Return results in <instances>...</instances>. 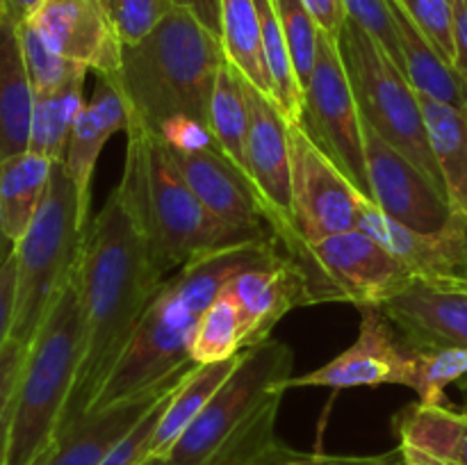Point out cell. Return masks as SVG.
Returning <instances> with one entry per match:
<instances>
[{"mask_svg": "<svg viewBox=\"0 0 467 465\" xmlns=\"http://www.w3.org/2000/svg\"><path fill=\"white\" fill-rule=\"evenodd\" d=\"M395 14L397 39L401 50V71L418 94L442 100L454 108H467V87L450 62L420 32L409 14L390 0Z\"/></svg>", "mask_w": 467, "mask_h": 465, "instance_id": "25", "label": "cell"}, {"mask_svg": "<svg viewBox=\"0 0 467 465\" xmlns=\"http://www.w3.org/2000/svg\"><path fill=\"white\" fill-rule=\"evenodd\" d=\"M123 46L137 44L173 9L171 0H100Z\"/></svg>", "mask_w": 467, "mask_h": 465, "instance_id": "36", "label": "cell"}, {"mask_svg": "<svg viewBox=\"0 0 467 465\" xmlns=\"http://www.w3.org/2000/svg\"><path fill=\"white\" fill-rule=\"evenodd\" d=\"M89 226L64 162L53 164L48 194L16 242V301L12 340L30 345L50 305L76 269Z\"/></svg>", "mask_w": 467, "mask_h": 465, "instance_id": "6", "label": "cell"}, {"mask_svg": "<svg viewBox=\"0 0 467 465\" xmlns=\"http://www.w3.org/2000/svg\"><path fill=\"white\" fill-rule=\"evenodd\" d=\"M281 253L276 237L246 242L192 260L164 278L87 413L144 395L164 386L169 378L199 367L192 360L190 346L205 308L235 274L269 263Z\"/></svg>", "mask_w": 467, "mask_h": 465, "instance_id": "2", "label": "cell"}, {"mask_svg": "<svg viewBox=\"0 0 467 465\" xmlns=\"http://www.w3.org/2000/svg\"><path fill=\"white\" fill-rule=\"evenodd\" d=\"M27 345L9 337L0 351V465H7L9 440H12L14 410H16V392L26 365Z\"/></svg>", "mask_w": 467, "mask_h": 465, "instance_id": "38", "label": "cell"}, {"mask_svg": "<svg viewBox=\"0 0 467 465\" xmlns=\"http://www.w3.org/2000/svg\"><path fill=\"white\" fill-rule=\"evenodd\" d=\"M244 349V322L240 308L235 299L222 290L201 315L199 326L192 337L190 356L196 365H208L235 358Z\"/></svg>", "mask_w": 467, "mask_h": 465, "instance_id": "32", "label": "cell"}, {"mask_svg": "<svg viewBox=\"0 0 467 465\" xmlns=\"http://www.w3.org/2000/svg\"><path fill=\"white\" fill-rule=\"evenodd\" d=\"M173 7H182L222 39V0H171Z\"/></svg>", "mask_w": 467, "mask_h": 465, "instance_id": "45", "label": "cell"}, {"mask_svg": "<svg viewBox=\"0 0 467 465\" xmlns=\"http://www.w3.org/2000/svg\"><path fill=\"white\" fill-rule=\"evenodd\" d=\"M32 27L50 50L96 76H114L121 67V39L100 0H44Z\"/></svg>", "mask_w": 467, "mask_h": 465, "instance_id": "17", "label": "cell"}, {"mask_svg": "<svg viewBox=\"0 0 467 465\" xmlns=\"http://www.w3.org/2000/svg\"><path fill=\"white\" fill-rule=\"evenodd\" d=\"M301 126L324 149V153L354 181V185L372 201L365 160L363 114L358 109L354 87L342 64L337 39L319 30L317 55L304 87Z\"/></svg>", "mask_w": 467, "mask_h": 465, "instance_id": "11", "label": "cell"}, {"mask_svg": "<svg viewBox=\"0 0 467 465\" xmlns=\"http://www.w3.org/2000/svg\"><path fill=\"white\" fill-rule=\"evenodd\" d=\"M14 301H16V255L0 269V351L12 337Z\"/></svg>", "mask_w": 467, "mask_h": 465, "instance_id": "42", "label": "cell"}, {"mask_svg": "<svg viewBox=\"0 0 467 465\" xmlns=\"http://www.w3.org/2000/svg\"><path fill=\"white\" fill-rule=\"evenodd\" d=\"M35 89L23 57L18 23L0 7V162L30 149Z\"/></svg>", "mask_w": 467, "mask_h": 465, "instance_id": "23", "label": "cell"}, {"mask_svg": "<svg viewBox=\"0 0 467 465\" xmlns=\"http://www.w3.org/2000/svg\"><path fill=\"white\" fill-rule=\"evenodd\" d=\"M14 251H16V244H14L12 240H9V235L5 232V226H3V214H0V269L7 264V260L12 258Z\"/></svg>", "mask_w": 467, "mask_h": 465, "instance_id": "48", "label": "cell"}, {"mask_svg": "<svg viewBox=\"0 0 467 465\" xmlns=\"http://www.w3.org/2000/svg\"><path fill=\"white\" fill-rule=\"evenodd\" d=\"M173 390H176V388H173ZM173 390L167 392V395H164L162 399L140 419V424H137V427L132 429V431L128 433V436L123 438L103 460H100V465H141L146 459H150V440H153L155 427H158L164 406H167Z\"/></svg>", "mask_w": 467, "mask_h": 465, "instance_id": "40", "label": "cell"}, {"mask_svg": "<svg viewBox=\"0 0 467 465\" xmlns=\"http://www.w3.org/2000/svg\"><path fill=\"white\" fill-rule=\"evenodd\" d=\"M283 465H409L401 456L400 447L383 454H324V451H296L290 450Z\"/></svg>", "mask_w": 467, "mask_h": 465, "instance_id": "41", "label": "cell"}, {"mask_svg": "<svg viewBox=\"0 0 467 465\" xmlns=\"http://www.w3.org/2000/svg\"><path fill=\"white\" fill-rule=\"evenodd\" d=\"M249 126V108L244 96V78L233 64H223L210 98L208 128L219 149L244 173V141Z\"/></svg>", "mask_w": 467, "mask_h": 465, "instance_id": "30", "label": "cell"}, {"mask_svg": "<svg viewBox=\"0 0 467 465\" xmlns=\"http://www.w3.org/2000/svg\"><path fill=\"white\" fill-rule=\"evenodd\" d=\"M244 78V76H242ZM249 126L244 141V171L254 185L274 237L283 251L295 246L290 194V121L267 94L244 78Z\"/></svg>", "mask_w": 467, "mask_h": 465, "instance_id": "12", "label": "cell"}, {"mask_svg": "<svg viewBox=\"0 0 467 465\" xmlns=\"http://www.w3.org/2000/svg\"><path fill=\"white\" fill-rule=\"evenodd\" d=\"M167 150L190 190L219 222L255 240L274 237L267 212L254 185L240 171V167L219 149L217 141Z\"/></svg>", "mask_w": 467, "mask_h": 465, "instance_id": "15", "label": "cell"}, {"mask_svg": "<svg viewBox=\"0 0 467 465\" xmlns=\"http://www.w3.org/2000/svg\"><path fill=\"white\" fill-rule=\"evenodd\" d=\"M226 62L222 39L187 9L173 7L150 35L121 48L112 78L126 100L128 126L158 132L176 117L208 126L214 82Z\"/></svg>", "mask_w": 467, "mask_h": 465, "instance_id": "3", "label": "cell"}, {"mask_svg": "<svg viewBox=\"0 0 467 465\" xmlns=\"http://www.w3.org/2000/svg\"><path fill=\"white\" fill-rule=\"evenodd\" d=\"M360 310L363 317L354 345L315 372L287 378L285 390L413 386V349L401 340L390 319L377 305H365Z\"/></svg>", "mask_w": 467, "mask_h": 465, "instance_id": "13", "label": "cell"}, {"mask_svg": "<svg viewBox=\"0 0 467 465\" xmlns=\"http://www.w3.org/2000/svg\"><path fill=\"white\" fill-rule=\"evenodd\" d=\"M126 135V167L117 190L149 244L160 276H171L192 260L255 242L219 222L201 203L155 132L130 123Z\"/></svg>", "mask_w": 467, "mask_h": 465, "instance_id": "4", "label": "cell"}, {"mask_svg": "<svg viewBox=\"0 0 467 465\" xmlns=\"http://www.w3.org/2000/svg\"><path fill=\"white\" fill-rule=\"evenodd\" d=\"M41 5H44V0H0V7H3L18 26L30 21Z\"/></svg>", "mask_w": 467, "mask_h": 465, "instance_id": "46", "label": "cell"}, {"mask_svg": "<svg viewBox=\"0 0 467 465\" xmlns=\"http://www.w3.org/2000/svg\"><path fill=\"white\" fill-rule=\"evenodd\" d=\"M377 308L390 319L406 345L467 349V285L413 281Z\"/></svg>", "mask_w": 467, "mask_h": 465, "instance_id": "18", "label": "cell"}, {"mask_svg": "<svg viewBox=\"0 0 467 465\" xmlns=\"http://www.w3.org/2000/svg\"><path fill=\"white\" fill-rule=\"evenodd\" d=\"M363 135L372 203L392 222L413 231L431 232L445 226L451 217L445 191L365 121Z\"/></svg>", "mask_w": 467, "mask_h": 465, "instance_id": "14", "label": "cell"}, {"mask_svg": "<svg viewBox=\"0 0 467 465\" xmlns=\"http://www.w3.org/2000/svg\"><path fill=\"white\" fill-rule=\"evenodd\" d=\"M410 346V345H409ZM413 349V386L418 401L442 404L447 401V388L456 386L467 377V349L461 346H431Z\"/></svg>", "mask_w": 467, "mask_h": 465, "instance_id": "33", "label": "cell"}, {"mask_svg": "<svg viewBox=\"0 0 467 465\" xmlns=\"http://www.w3.org/2000/svg\"><path fill=\"white\" fill-rule=\"evenodd\" d=\"M82 360L78 264L27 345L7 465H35L59 431Z\"/></svg>", "mask_w": 467, "mask_h": 465, "instance_id": "5", "label": "cell"}, {"mask_svg": "<svg viewBox=\"0 0 467 465\" xmlns=\"http://www.w3.org/2000/svg\"><path fill=\"white\" fill-rule=\"evenodd\" d=\"M420 96L429 149L454 212L467 214V108Z\"/></svg>", "mask_w": 467, "mask_h": 465, "instance_id": "24", "label": "cell"}, {"mask_svg": "<svg viewBox=\"0 0 467 465\" xmlns=\"http://www.w3.org/2000/svg\"><path fill=\"white\" fill-rule=\"evenodd\" d=\"M162 281L126 199L114 187L87 226L78 258L82 360L59 431L94 404Z\"/></svg>", "mask_w": 467, "mask_h": 465, "instance_id": "1", "label": "cell"}, {"mask_svg": "<svg viewBox=\"0 0 467 465\" xmlns=\"http://www.w3.org/2000/svg\"><path fill=\"white\" fill-rule=\"evenodd\" d=\"M451 67L467 87V0H454V59Z\"/></svg>", "mask_w": 467, "mask_h": 465, "instance_id": "44", "label": "cell"}, {"mask_svg": "<svg viewBox=\"0 0 467 465\" xmlns=\"http://www.w3.org/2000/svg\"><path fill=\"white\" fill-rule=\"evenodd\" d=\"M128 108L119 91L117 80L112 76H99L91 98L82 105L76 123H73L71 137H68L67 167L71 176L73 187L78 191L82 217L89 222L91 205V181H94L96 164L105 144L112 140L117 132L128 130Z\"/></svg>", "mask_w": 467, "mask_h": 465, "instance_id": "21", "label": "cell"}, {"mask_svg": "<svg viewBox=\"0 0 467 465\" xmlns=\"http://www.w3.org/2000/svg\"><path fill=\"white\" fill-rule=\"evenodd\" d=\"M287 451H290V447L283 445V442L276 438V440H274L267 450L260 451L258 456H254V459L246 460V463H242V465H283L285 463Z\"/></svg>", "mask_w": 467, "mask_h": 465, "instance_id": "47", "label": "cell"}, {"mask_svg": "<svg viewBox=\"0 0 467 465\" xmlns=\"http://www.w3.org/2000/svg\"><path fill=\"white\" fill-rule=\"evenodd\" d=\"M420 27L433 48L451 64L454 59V0H395Z\"/></svg>", "mask_w": 467, "mask_h": 465, "instance_id": "37", "label": "cell"}, {"mask_svg": "<svg viewBox=\"0 0 467 465\" xmlns=\"http://www.w3.org/2000/svg\"><path fill=\"white\" fill-rule=\"evenodd\" d=\"M292 349L267 337L244 349L240 363L222 388L214 392L199 418L187 427L164 459L169 465H210L226 442L246 431L258 415L285 395L292 378Z\"/></svg>", "mask_w": 467, "mask_h": 465, "instance_id": "8", "label": "cell"}, {"mask_svg": "<svg viewBox=\"0 0 467 465\" xmlns=\"http://www.w3.org/2000/svg\"><path fill=\"white\" fill-rule=\"evenodd\" d=\"M342 3H345L347 18L363 27L401 68V50L390 0H342Z\"/></svg>", "mask_w": 467, "mask_h": 465, "instance_id": "39", "label": "cell"}, {"mask_svg": "<svg viewBox=\"0 0 467 465\" xmlns=\"http://www.w3.org/2000/svg\"><path fill=\"white\" fill-rule=\"evenodd\" d=\"M223 290L240 308L246 349L267 340L290 310L310 305L301 269L285 251L269 263L235 274Z\"/></svg>", "mask_w": 467, "mask_h": 465, "instance_id": "20", "label": "cell"}, {"mask_svg": "<svg viewBox=\"0 0 467 465\" xmlns=\"http://www.w3.org/2000/svg\"><path fill=\"white\" fill-rule=\"evenodd\" d=\"M456 386H459V390H461V392H463V395H465V401H463V404H461V406H463V408L467 410V377H463V378H461V381H459V383H456Z\"/></svg>", "mask_w": 467, "mask_h": 465, "instance_id": "49", "label": "cell"}, {"mask_svg": "<svg viewBox=\"0 0 467 465\" xmlns=\"http://www.w3.org/2000/svg\"><path fill=\"white\" fill-rule=\"evenodd\" d=\"M194 369H187V372L169 378L164 386L144 392V395L119 401L108 408L85 413L80 419L64 427L55 436L53 445L46 450V454L35 465H100V460L140 424V419L167 392L181 386L187 374L194 372Z\"/></svg>", "mask_w": 467, "mask_h": 465, "instance_id": "19", "label": "cell"}, {"mask_svg": "<svg viewBox=\"0 0 467 465\" xmlns=\"http://www.w3.org/2000/svg\"><path fill=\"white\" fill-rule=\"evenodd\" d=\"M290 194L295 246L356 231L372 203L301 123H290Z\"/></svg>", "mask_w": 467, "mask_h": 465, "instance_id": "10", "label": "cell"}, {"mask_svg": "<svg viewBox=\"0 0 467 465\" xmlns=\"http://www.w3.org/2000/svg\"><path fill=\"white\" fill-rule=\"evenodd\" d=\"M397 447L409 465H467V410L451 401L413 404L392 418Z\"/></svg>", "mask_w": 467, "mask_h": 465, "instance_id": "22", "label": "cell"}, {"mask_svg": "<svg viewBox=\"0 0 467 465\" xmlns=\"http://www.w3.org/2000/svg\"><path fill=\"white\" fill-rule=\"evenodd\" d=\"M358 231L386 246L415 281L467 285V214L451 210L445 226L420 232L392 222L377 205L368 203L360 214Z\"/></svg>", "mask_w": 467, "mask_h": 465, "instance_id": "16", "label": "cell"}, {"mask_svg": "<svg viewBox=\"0 0 467 465\" xmlns=\"http://www.w3.org/2000/svg\"><path fill=\"white\" fill-rule=\"evenodd\" d=\"M53 160L23 150L0 162V214L9 240L16 244L44 205L53 176Z\"/></svg>", "mask_w": 467, "mask_h": 465, "instance_id": "26", "label": "cell"}, {"mask_svg": "<svg viewBox=\"0 0 467 465\" xmlns=\"http://www.w3.org/2000/svg\"><path fill=\"white\" fill-rule=\"evenodd\" d=\"M240 356L219 360V363L199 365L194 372L187 374L185 381L169 397L167 406L162 410V418H160L158 427H155L153 440H150V459H164L171 451L178 438L199 418L201 410L214 397V392L226 383V378L231 377L233 369L240 363Z\"/></svg>", "mask_w": 467, "mask_h": 465, "instance_id": "27", "label": "cell"}, {"mask_svg": "<svg viewBox=\"0 0 467 465\" xmlns=\"http://www.w3.org/2000/svg\"><path fill=\"white\" fill-rule=\"evenodd\" d=\"M287 255L301 269L310 305H381L415 281L386 246L358 228L299 244Z\"/></svg>", "mask_w": 467, "mask_h": 465, "instance_id": "9", "label": "cell"}, {"mask_svg": "<svg viewBox=\"0 0 467 465\" xmlns=\"http://www.w3.org/2000/svg\"><path fill=\"white\" fill-rule=\"evenodd\" d=\"M304 5L308 7V12L313 14L319 30L327 32L333 39L340 36L342 26H345L347 21L345 3H342V0H304Z\"/></svg>", "mask_w": 467, "mask_h": 465, "instance_id": "43", "label": "cell"}, {"mask_svg": "<svg viewBox=\"0 0 467 465\" xmlns=\"http://www.w3.org/2000/svg\"><path fill=\"white\" fill-rule=\"evenodd\" d=\"M222 46L228 64L272 98L263 50V27L254 0H222Z\"/></svg>", "mask_w": 467, "mask_h": 465, "instance_id": "29", "label": "cell"}, {"mask_svg": "<svg viewBox=\"0 0 467 465\" xmlns=\"http://www.w3.org/2000/svg\"><path fill=\"white\" fill-rule=\"evenodd\" d=\"M260 14V27H263V50L265 64H267L269 80H272V100L278 105L290 123H301L304 114V87L292 64L290 48H287L285 35H283L278 12L274 0H254Z\"/></svg>", "mask_w": 467, "mask_h": 465, "instance_id": "31", "label": "cell"}, {"mask_svg": "<svg viewBox=\"0 0 467 465\" xmlns=\"http://www.w3.org/2000/svg\"><path fill=\"white\" fill-rule=\"evenodd\" d=\"M87 73L82 71L64 82L62 87L44 94H35V108H32L30 123V149L53 162H64L68 149L73 123L80 114L85 100V80Z\"/></svg>", "mask_w": 467, "mask_h": 465, "instance_id": "28", "label": "cell"}, {"mask_svg": "<svg viewBox=\"0 0 467 465\" xmlns=\"http://www.w3.org/2000/svg\"><path fill=\"white\" fill-rule=\"evenodd\" d=\"M18 35H21L23 57H26L27 76H30L35 94L57 89V87H62L64 82H68L78 73L89 71V68L80 67L76 62H68L62 55L50 50L46 46V41L39 36V32L30 23H21L18 26Z\"/></svg>", "mask_w": 467, "mask_h": 465, "instance_id": "35", "label": "cell"}, {"mask_svg": "<svg viewBox=\"0 0 467 465\" xmlns=\"http://www.w3.org/2000/svg\"><path fill=\"white\" fill-rule=\"evenodd\" d=\"M342 64L354 87L363 121L413 160L442 191L441 171L429 149L424 112L409 78L360 26L347 18L337 36ZM447 196V194H445Z\"/></svg>", "mask_w": 467, "mask_h": 465, "instance_id": "7", "label": "cell"}, {"mask_svg": "<svg viewBox=\"0 0 467 465\" xmlns=\"http://www.w3.org/2000/svg\"><path fill=\"white\" fill-rule=\"evenodd\" d=\"M274 7L278 12V21H281L287 48H290L296 76H299L301 87H306L310 73H313L315 55H317L319 26L315 23L304 0H274Z\"/></svg>", "mask_w": 467, "mask_h": 465, "instance_id": "34", "label": "cell"}, {"mask_svg": "<svg viewBox=\"0 0 467 465\" xmlns=\"http://www.w3.org/2000/svg\"><path fill=\"white\" fill-rule=\"evenodd\" d=\"M141 465H169L167 459H146Z\"/></svg>", "mask_w": 467, "mask_h": 465, "instance_id": "50", "label": "cell"}]
</instances>
